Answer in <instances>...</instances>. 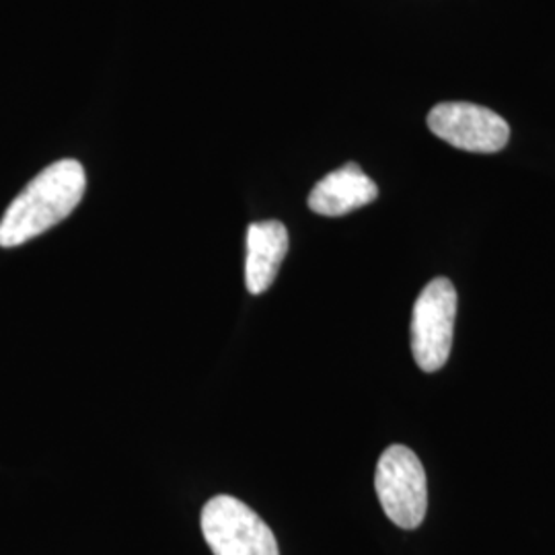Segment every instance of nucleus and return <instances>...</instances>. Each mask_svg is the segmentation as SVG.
<instances>
[{
	"instance_id": "nucleus-3",
	"label": "nucleus",
	"mask_w": 555,
	"mask_h": 555,
	"mask_svg": "<svg viewBox=\"0 0 555 555\" xmlns=\"http://www.w3.org/2000/svg\"><path fill=\"white\" fill-rule=\"evenodd\" d=\"M199 525L215 555H280L272 529L237 498L220 494L208 500Z\"/></svg>"
},
{
	"instance_id": "nucleus-7",
	"label": "nucleus",
	"mask_w": 555,
	"mask_h": 555,
	"mask_svg": "<svg viewBox=\"0 0 555 555\" xmlns=\"http://www.w3.org/2000/svg\"><path fill=\"white\" fill-rule=\"evenodd\" d=\"M288 231L280 220H261L247 229L245 284L251 295H263L288 254Z\"/></svg>"
},
{
	"instance_id": "nucleus-2",
	"label": "nucleus",
	"mask_w": 555,
	"mask_h": 555,
	"mask_svg": "<svg viewBox=\"0 0 555 555\" xmlns=\"http://www.w3.org/2000/svg\"><path fill=\"white\" fill-rule=\"evenodd\" d=\"M375 490L387 518L399 529H417L428 511L426 472L416 453L391 444L378 459Z\"/></svg>"
},
{
	"instance_id": "nucleus-4",
	"label": "nucleus",
	"mask_w": 555,
	"mask_h": 555,
	"mask_svg": "<svg viewBox=\"0 0 555 555\" xmlns=\"http://www.w3.org/2000/svg\"><path fill=\"white\" fill-rule=\"evenodd\" d=\"M455 319V286L449 278H435L420 293L412 313V352L424 373H435L447 364Z\"/></svg>"
},
{
	"instance_id": "nucleus-6",
	"label": "nucleus",
	"mask_w": 555,
	"mask_h": 555,
	"mask_svg": "<svg viewBox=\"0 0 555 555\" xmlns=\"http://www.w3.org/2000/svg\"><path fill=\"white\" fill-rule=\"evenodd\" d=\"M377 196V183L360 165L348 163L318 181L309 194V208L321 217H344L373 204Z\"/></svg>"
},
{
	"instance_id": "nucleus-5",
	"label": "nucleus",
	"mask_w": 555,
	"mask_h": 555,
	"mask_svg": "<svg viewBox=\"0 0 555 555\" xmlns=\"http://www.w3.org/2000/svg\"><path fill=\"white\" fill-rule=\"evenodd\" d=\"M433 134L451 146L490 155L502 151L511 139V126L496 112L465 101L438 103L428 114Z\"/></svg>"
},
{
	"instance_id": "nucleus-1",
	"label": "nucleus",
	"mask_w": 555,
	"mask_h": 555,
	"mask_svg": "<svg viewBox=\"0 0 555 555\" xmlns=\"http://www.w3.org/2000/svg\"><path fill=\"white\" fill-rule=\"evenodd\" d=\"M85 188L87 176L79 160L62 159L46 167L4 210L0 247H20L70 217L85 196Z\"/></svg>"
}]
</instances>
